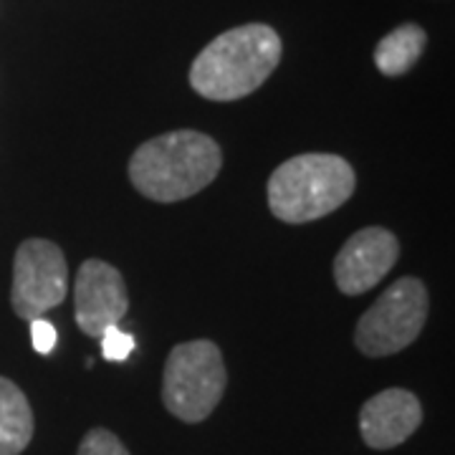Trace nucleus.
Masks as SVG:
<instances>
[{
	"instance_id": "obj_1",
	"label": "nucleus",
	"mask_w": 455,
	"mask_h": 455,
	"mask_svg": "<svg viewBox=\"0 0 455 455\" xmlns=\"http://www.w3.org/2000/svg\"><path fill=\"white\" fill-rule=\"evenodd\" d=\"M223 152L218 142L193 130H178L147 140L130 160L132 185L155 203L188 200L218 178Z\"/></svg>"
},
{
	"instance_id": "obj_2",
	"label": "nucleus",
	"mask_w": 455,
	"mask_h": 455,
	"mask_svg": "<svg viewBox=\"0 0 455 455\" xmlns=\"http://www.w3.org/2000/svg\"><path fill=\"white\" fill-rule=\"evenodd\" d=\"M281 38L271 26L248 23L212 38L190 66V86L211 101L253 94L281 61Z\"/></svg>"
},
{
	"instance_id": "obj_3",
	"label": "nucleus",
	"mask_w": 455,
	"mask_h": 455,
	"mask_svg": "<svg viewBox=\"0 0 455 455\" xmlns=\"http://www.w3.org/2000/svg\"><path fill=\"white\" fill-rule=\"evenodd\" d=\"M355 185V170L339 155H296L268 180V208L283 223H311L341 208Z\"/></svg>"
},
{
	"instance_id": "obj_4",
	"label": "nucleus",
	"mask_w": 455,
	"mask_h": 455,
	"mask_svg": "<svg viewBox=\"0 0 455 455\" xmlns=\"http://www.w3.org/2000/svg\"><path fill=\"white\" fill-rule=\"evenodd\" d=\"M226 382L218 344L211 339L185 341L164 362L163 403L182 423H203L223 400Z\"/></svg>"
},
{
	"instance_id": "obj_5",
	"label": "nucleus",
	"mask_w": 455,
	"mask_h": 455,
	"mask_svg": "<svg viewBox=\"0 0 455 455\" xmlns=\"http://www.w3.org/2000/svg\"><path fill=\"white\" fill-rule=\"evenodd\" d=\"M427 319V289L420 278L405 276L362 314L355 344L367 357H390L403 352L423 331Z\"/></svg>"
},
{
	"instance_id": "obj_6",
	"label": "nucleus",
	"mask_w": 455,
	"mask_h": 455,
	"mask_svg": "<svg viewBox=\"0 0 455 455\" xmlns=\"http://www.w3.org/2000/svg\"><path fill=\"white\" fill-rule=\"evenodd\" d=\"M68 293V268L61 248L46 238H28L18 245L13 260L11 304L20 319H38L64 304Z\"/></svg>"
},
{
	"instance_id": "obj_7",
	"label": "nucleus",
	"mask_w": 455,
	"mask_h": 455,
	"mask_svg": "<svg viewBox=\"0 0 455 455\" xmlns=\"http://www.w3.org/2000/svg\"><path fill=\"white\" fill-rule=\"evenodd\" d=\"M76 324L89 337H101L109 326L124 319L130 309V293L122 274L107 260H84L74 286Z\"/></svg>"
},
{
	"instance_id": "obj_8",
	"label": "nucleus",
	"mask_w": 455,
	"mask_h": 455,
	"mask_svg": "<svg viewBox=\"0 0 455 455\" xmlns=\"http://www.w3.org/2000/svg\"><path fill=\"white\" fill-rule=\"evenodd\" d=\"M400 256V241L387 228H362L357 230L334 259L337 289L347 296H357L374 289L390 274Z\"/></svg>"
},
{
	"instance_id": "obj_9",
	"label": "nucleus",
	"mask_w": 455,
	"mask_h": 455,
	"mask_svg": "<svg viewBox=\"0 0 455 455\" xmlns=\"http://www.w3.org/2000/svg\"><path fill=\"white\" fill-rule=\"evenodd\" d=\"M423 423V405L410 390L392 387L370 397L359 410V433L374 451L403 445Z\"/></svg>"
},
{
	"instance_id": "obj_10",
	"label": "nucleus",
	"mask_w": 455,
	"mask_h": 455,
	"mask_svg": "<svg viewBox=\"0 0 455 455\" xmlns=\"http://www.w3.org/2000/svg\"><path fill=\"white\" fill-rule=\"evenodd\" d=\"M33 438V410L16 382L0 377V455H20Z\"/></svg>"
},
{
	"instance_id": "obj_11",
	"label": "nucleus",
	"mask_w": 455,
	"mask_h": 455,
	"mask_svg": "<svg viewBox=\"0 0 455 455\" xmlns=\"http://www.w3.org/2000/svg\"><path fill=\"white\" fill-rule=\"evenodd\" d=\"M425 46H427V36L423 28L415 23H405L377 44L374 64L385 76H403L418 64Z\"/></svg>"
},
{
	"instance_id": "obj_12",
	"label": "nucleus",
	"mask_w": 455,
	"mask_h": 455,
	"mask_svg": "<svg viewBox=\"0 0 455 455\" xmlns=\"http://www.w3.org/2000/svg\"><path fill=\"white\" fill-rule=\"evenodd\" d=\"M79 455H130L124 443L104 427H94L84 435Z\"/></svg>"
},
{
	"instance_id": "obj_13",
	"label": "nucleus",
	"mask_w": 455,
	"mask_h": 455,
	"mask_svg": "<svg viewBox=\"0 0 455 455\" xmlns=\"http://www.w3.org/2000/svg\"><path fill=\"white\" fill-rule=\"evenodd\" d=\"M99 339H101V355L109 362H124L134 352V344H137L134 337L122 331L119 326H109Z\"/></svg>"
},
{
	"instance_id": "obj_14",
	"label": "nucleus",
	"mask_w": 455,
	"mask_h": 455,
	"mask_svg": "<svg viewBox=\"0 0 455 455\" xmlns=\"http://www.w3.org/2000/svg\"><path fill=\"white\" fill-rule=\"evenodd\" d=\"M31 339L33 349L38 355H51L56 341H59V334H56V329H53L51 322H46L44 316H38V319H31Z\"/></svg>"
}]
</instances>
